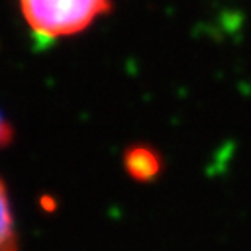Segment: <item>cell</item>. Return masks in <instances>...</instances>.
<instances>
[{
  "label": "cell",
  "mask_w": 251,
  "mask_h": 251,
  "mask_svg": "<svg viewBox=\"0 0 251 251\" xmlns=\"http://www.w3.org/2000/svg\"><path fill=\"white\" fill-rule=\"evenodd\" d=\"M126 167L131 176L139 180H147L155 176V173L159 171V159L153 151L145 147H135L126 155Z\"/></svg>",
  "instance_id": "3"
},
{
  "label": "cell",
  "mask_w": 251,
  "mask_h": 251,
  "mask_svg": "<svg viewBox=\"0 0 251 251\" xmlns=\"http://www.w3.org/2000/svg\"><path fill=\"white\" fill-rule=\"evenodd\" d=\"M0 251H20L16 218L4 180L0 178Z\"/></svg>",
  "instance_id": "2"
},
{
  "label": "cell",
  "mask_w": 251,
  "mask_h": 251,
  "mask_svg": "<svg viewBox=\"0 0 251 251\" xmlns=\"http://www.w3.org/2000/svg\"><path fill=\"white\" fill-rule=\"evenodd\" d=\"M10 139H12V127H10V124L4 122L2 116H0V145L10 143Z\"/></svg>",
  "instance_id": "4"
},
{
  "label": "cell",
  "mask_w": 251,
  "mask_h": 251,
  "mask_svg": "<svg viewBox=\"0 0 251 251\" xmlns=\"http://www.w3.org/2000/svg\"><path fill=\"white\" fill-rule=\"evenodd\" d=\"M22 18L39 43H53L88 29L112 10V0H18Z\"/></svg>",
  "instance_id": "1"
}]
</instances>
